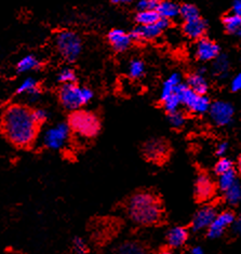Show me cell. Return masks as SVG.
<instances>
[{"label":"cell","mask_w":241,"mask_h":254,"mask_svg":"<svg viewBox=\"0 0 241 254\" xmlns=\"http://www.w3.org/2000/svg\"><path fill=\"white\" fill-rule=\"evenodd\" d=\"M1 129L8 140L17 147H28L38 136L39 126L32 110L24 105H11L2 114Z\"/></svg>","instance_id":"1"},{"label":"cell","mask_w":241,"mask_h":254,"mask_svg":"<svg viewBox=\"0 0 241 254\" xmlns=\"http://www.w3.org/2000/svg\"><path fill=\"white\" fill-rule=\"evenodd\" d=\"M126 210L132 221L144 226L158 223L162 215L161 203L158 198L147 191L134 193L130 198Z\"/></svg>","instance_id":"2"},{"label":"cell","mask_w":241,"mask_h":254,"mask_svg":"<svg viewBox=\"0 0 241 254\" xmlns=\"http://www.w3.org/2000/svg\"><path fill=\"white\" fill-rule=\"evenodd\" d=\"M59 99L66 110L77 111L93 99V91L76 82L65 83L59 90Z\"/></svg>","instance_id":"3"},{"label":"cell","mask_w":241,"mask_h":254,"mask_svg":"<svg viewBox=\"0 0 241 254\" xmlns=\"http://www.w3.org/2000/svg\"><path fill=\"white\" fill-rule=\"evenodd\" d=\"M70 130L83 137H93L101 130V123L93 113L87 111H73L68 117Z\"/></svg>","instance_id":"4"},{"label":"cell","mask_w":241,"mask_h":254,"mask_svg":"<svg viewBox=\"0 0 241 254\" xmlns=\"http://www.w3.org/2000/svg\"><path fill=\"white\" fill-rule=\"evenodd\" d=\"M56 47L64 60L74 62L81 53L82 40L75 32L62 31L56 36Z\"/></svg>","instance_id":"5"},{"label":"cell","mask_w":241,"mask_h":254,"mask_svg":"<svg viewBox=\"0 0 241 254\" xmlns=\"http://www.w3.org/2000/svg\"><path fill=\"white\" fill-rule=\"evenodd\" d=\"M174 93L179 98L181 105L183 104L191 113L202 115L209 111L211 103L208 96L195 93L187 87L186 83L181 82L180 84H178Z\"/></svg>","instance_id":"6"},{"label":"cell","mask_w":241,"mask_h":254,"mask_svg":"<svg viewBox=\"0 0 241 254\" xmlns=\"http://www.w3.org/2000/svg\"><path fill=\"white\" fill-rule=\"evenodd\" d=\"M69 134L70 129L67 124H58L45 132L42 141H44L46 147L58 150L65 146L69 138Z\"/></svg>","instance_id":"7"},{"label":"cell","mask_w":241,"mask_h":254,"mask_svg":"<svg viewBox=\"0 0 241 254\" xmlns=\"http://www.w3.org/2000/svg\"><path fill=\"white\" fill-rule=\"evenodd\" d=\"M170 26V21L167 19H160L155 24L150 25H137L133 31L131 32L130 36L132 40L143 41V40H153L156 39L161 35V33Z\"/></svg>","instance_id":"8"},{"label":"cell","mask_w":241,"mask_h":254,"mask_svg":"<svg viewBox=\"0 0 241 254\" xmlns=\"http://www.w3.org/2000/svg\"><path fill=\"white\" fill-rule=\"evenodd\" d=\"M212 122L220 127L228 126L233 122L235 108L231 103L225 101H216L210 105L209 111Z\"/></svg>","instance_id":"9"},{"label":"cell","mask_w":241,"mask_h":254,"mask_svg":"<svg viewBox=\"0 0 241 254\" xmlns=\"http://www.w3.org/2000/svg\"><path fill=\"white\" fill-rule=\"evenodd\" d=\"M220 46L212 39L202 37L198 39L195 47L196 58L201 62H210L220 56Z\"/></svg>","instance_id":"10"},{"label":"cell","mask_w":241,"mask_h":254,"mask_svg":"<svg viewBox=\"0 0 241 254\" xmlns=\"http://www.w3.org/2000/svg\"><path fill=\"white\" fill-rule=\"evenodd\" d=\"M236 219V216L231 211H224L220 214H216L213 222L207 228L208 229V237L211 239L219 238L224 234L225 229L231 227L232 223Z\"/></svg>","instance_id":"11"},{"label":"cell","mask_w":241,"mask_h":254,"mask_svg":"<svg viewBox=\"0 0 241 254\" xmlns=\"http://www.w3.org/2000/svg\"><path fill=\"white\" fill-rule=\"evenodd\" d=\"M143 152L144 155L146 156V158L149 159L150 161L161 162L166 160L169 153V148L165 141L150 140L144 145Z\"/></svg>","instance_id":"12"},{"label":"cell","mask_w":241,"mask_h":254,"mask_svg":"<svg viewBox=\"0 0 241 254\" xmlns=\"http://www.w3.org/2000/svg\"><path fill=\"white\" fill-rule=\"evenodd\" d=\"M216 214H218L216 213V210L213 207H211V205H207V207L201 208L195 214L194 219H192V231L199 232L202 231V229H207L211 225V223L213 222Z\"/></svg>","instance_id":"13"},{"label":"cell","mask_w":241,"mask_h":254,"mask_svg":"<svg viewBox=\"0 0 241 254\" xmlns=\"http://www.w3.org/2000/svg\"><path fill=\"white\" fill-rule=\"evenodd\" d=\"M107 39L112 48L117 52H123L125 51L132 44V38L130 34L125 33L122 29L114 28L108 33Z\"/></svg>","instance_id":"14"},{"label":"cell","mask_w":241,"mask_h":254,"mask_svg":"<svg viewBox=\"0 0 241 254\" xmlns=\"http://www.w3.org/2000/svg\"><path fill=\"white\" fill-rule=\"evenodd\" d=\"M183 33L185 36H187L189 39L198 40L204 37V34L207 32V22L201 17H197V19L185 21L183 24Z\"/></svg>","instance_id":"15"},{"label":"cell","mask_w":241,"mask_h":254,"mask_svg":"<svg viewBox=\"0 0 241 254\" xmlns=\"http://www.w3.org/2000/svg\"><path fill=\"white\" fill-rule=\"evenodd\" d=\"M196 197L198 200H208L214 193V184L206 174H200L196 181Z\"/></svg>","instance_id":"16"},{"label":"cell","mask_w":241,"mask_h":254,"mask_svg":"<svg viewBox=\"0 0 241 254\" xmlns=\"http://www.w3.org/2000/svg\"><path fill=\"white\" fill-rule=\"evenodd\" d=\"M16 93L21 95H26L29 101L35 102L40 98L41 91L39 89V84L37 80L34 79L32 77H28L21 82L19 88L16 90Z\"/></svg>","instance_id":"17"},{"label":"cell","mask_w":241,"mask_h":254,"mask_svg":"<svg viewBox=\"0 0 241 254\" xmlns=\"http://www.w3.org/2000/svg\"><path fill=\"white\" fill-rule=\"evenodd\" d=\"M187 87L192 90L195 93L200 95H206L209 90V84L206 79V77L200 71L192 72L187 77V81H186Z\"/></svg>","instance_id":"18"},{"label":"cell","mask_w":241,"mask_h":254,"mask_svg":"<svg viewBox=\"0 0 241 254\" xmlns=\"http://www.w3.org/2000/svg\"><path fill=\"white\" fill-rule=\"evenodd\" d=\"M188 238L187 229L181 226H177L171 228L168 233L167 239L168 244L171 248H181L183 247Z\"/></svg>","instance_id":"19"},{"label":"cell","mask_w":241,"mask_h":254,"mask_svg":"<svg viewBox=\"0 0 241 254\" xmlns=\"http://www.w3.org/2000/svg\"><path fill=\"white\" fill-rule=\"evenodd\" d=\"M156 11L158 12L159 16L162 17V19H167L170 21L179 16L180 5L176 2L171 1V0H160Z\"/></svg>","instance_id":"20"},{"label":"cell","mask_w":241,"mask_h":254,"mask_svg":"<svg viewBox=\"0 0 241 254\" xmlns=\"http://www.w3.org/2000/svg\"><path fill=\"white\" fill-rule=\"evenodd\" d=\"M40 67V62L37 57L34 54H27V56L23 57L16 64V70L24 74V72H28L32 70H36Z\"/></svg>","instance_id":"21"},{"label":"cell","mask_w":241,"mask_h":254,"mask_svg":"<svg viewBox=\"0 0 241 254\" xmlns=\"http://www.w3.org/2000/svg\"><path fill=\"white\" fill-rule=\"evenodd\" d=\"M223 25L228 34L235 36L241 35V16L232 13L228 14L223 19Z\"/></svg>","instance_id":"22"},{"label":"cell","mask_w":241,"mask_h":254,"mask_svg":"<svg viewBox=\"0 0 241 254\" xmlns=\"http://www.w3.org/2000/svg\"><path fill=\"white\" fill-rule=\"evenodd\" d=\"M181 82V75L178 74V72H174L168 79L164 82V86H162L161 89V101L167 99L168 96H170L172 94H174L176 92V89L178 87V84H180Z\"/></svg>","instance_id":"23"},{"label":"cell","mask_w":241,"mask_h":254,"mask_svg":"<svg viewBox=\"0 0 241 254\" xmlns=\"http://www.w3.org/2000/svg\"><path fill=\"white\" fill-rule=\"evenodd\" d=\"M228 68H230V62L225 56H218L213 60L212 72L215 77L225 78L228 74Z\"/></svg>","instance_id":"24"},{"label":"cell","mask_w":241,"mask_h":254,"mask_svg":"<svg viewBox=\"0 0 241 254\" xmlns=\"http://www.w3.org/2000/svg\"><path fill=\"white\" fill-rule=\"evenodd\" d=\"M160 19L158 12L156 10H144L138 11L135 15V21L138 25H150L155 24Z\"/></svg>","instance_id":"25"},{"label":"cell","mask_w":241,"mask_h":254,"mask_svg":"<svg viewBox=\"0 0 241 254\" xmlns=\"http://www.w3.org/2000/svg\"><path fill=\"white\" fill-rule=\"evenodd\" d=\"M116 254H147L145 248L134 241H126L118 247Z\"/></svg>","instance_id":"26"},{"label":"cell","mask_w":241,"mask_h":254,"mask_svg":"<svg viewBox=\"0 0 241 254\" xmlns=\"http://www.w3.org/2000/svg\"><path fill=\"white\" fill-rule=\"evenodd\" d=\"M238 182L237 180V173L236 171L232 169L230 171H226L224 173L220 174L219 179V187L222 191L227 190L230 187H232L235 183Z\"/></svg>","instance_id":"27"},{"label":"cell","mask_w":241,"mask_h":254,"mask_svg":"<svg viewBox=\"0 0 241 254\" xmlns=\"http://www.w3.org/2000/svg\"><path fill=\"white\" fill-rule=\"evenodd\" d=\"M179 16L183 19V21H190L197 19V17L200 16L199 10L196 7L195 4L192 3H184L180 5V11H179Z\"/></svg>","instance_id":"28"},{"label":"cell","mask_w":241,"mask_h":254,"mask_svg":"<svg viewBox=\"0 0 241 254\" xmlns=\"http://www.w3.org/2000/svg\"><path fill=\"white\" fill-rule=\"evenodd\" d=\"M225 193V199L226 201L233 204V205H237L241 201V186L239 182L235 183L232 187H230L227 190L224 191Z\"/></svg>","instance_id":"29"},{"label":"cell","mask_w":241,"mask_h":254,"mask_svg":"<svg viewBox=\"0 0 241 254\" xmlns=\"http://www.w3.org/2000/svg\"><path fill=\"white\" fill-rule=\"evenodd\" d=\"M144 72H145V64L143 63V61H141V60H133V61L130 62L128 74L132 79H138V78L143 77Z\"/></svg>","instance_id":"30"},{"label":"cell","mask_w":241,"mask_h":254,"mask_svg":"<svg viewBox=\"0 0 241 254\" xmlns=\"http://www.w3.org/2000/svg\"><path fill=\"white\" fill-rule=\"evenodd\" d=\"M169 123H170V125L173 127V128L180 129L182 128V127H184L186 123V117L182 112L180 111L173 112L169 114Z\"/></svg>","instance_id":"31"},{"label":"cell","mask_w":241,"mask_h":254,"mask_svg":"<svg viewBox=\"0 0 241 254\" xmlns=\"http://www.w3.org/2000/svg\"><path fill=\"white\" fill-rule=\"evenodd\" d=\"M162 103H164L165 110L169 114L179 111V108L181 106V102H180V100H179V98H178L176 93L170 95V96H168V98L165 99V100H162Z\"/></svg>","instance_id":"32"},{"label":"cell","mask_w":241,"mask_h":254,"mask_svg":"<svg viewBox=\"0 0 241 254\" xmlns=\"http://www.w3.org/2000/svg\"><path fill=\"white\" fill-rule=\"evenodd\" d=\"M75 80H76V72L71 68H64L60 71L58 75V81L62 84L75 82Z\"/></svg>","instance_id":"33"},{"label":"cell","mask_w":241,"mask_h":254,"mask_svg":"<svg viewBox=\"0 0 241 254\" xmlns=\"http://www.w3.org/2000/svg\"><path fill=\"white\" fill-rule=\"evenodd\" d=\"M232 169H234L232 160L226 158V157H222V158L216 162V165L214 167V172L220 175L226 171L232 170Z\"/></svg>","instance_id":"34"},{"label":"cell","mask_w":241,"mask_h":254,"mask_svg":"<svg viewBox=\"0 0 241 254\" xmlns=\"http://www.w3.org/2000/svg\"><path fill=\"white\" fill-rule=\"evenodd\" d=\"M160 0H140L137 2V10H156L158 7Z\"/></svg>","instance_id":"35"},{"label":"cell","mask_w":241,"mask_h":254,"mask_svg":"<svg viewBox=\"0 0 241 254\" xmlns=\"http://www.w3.org/2000/svg\"><path fill=\"white\" fill-rule=\"evenodd\" d=\"M33 118L38 126L45 124L48 119V113L46 110H42V108H37V110H32Z\"/></svg>","instance_id":"36"},{"label":"cell","mask_w":241,"mask_h":254,"mask_svg":"<svg viewBox=\"0 0 241 254\" xmlns=\"http://www.w3.org/2000/svg\"><path fill=\"white\" fill-rule=\"evenodd\" d=\"M73 249L76 254H87L88 247L84 240L80 237H76L73 241Z\"/></svg>","instance_id":"37"},{"label":"cell","mask_w":241,"mask_h":254,"mask_svg":"<svg viewBox=\"0 0 241 254\" xmlns=\"http://www.w3.org/2000/svg\"><path fill=\"white\" fill-rule=\"evenodd\" d=\"M231 89H232L233 92L240 91V89H241V75L240 74L236 75L232 79Z\"/></svg>","instance_id":"38"},{"label":"cell","mask_w":241,"mask_h":254,"mask_svg":"<svg viewBox=\"0 0 241 254\" xmlns=\"http://www.w3.org/2000/svg\"><path fill=\"white\" fill-rule=\"evenodd\" d=\"M227 150H228V143L222 142V143H220L218 145V147H216L215 154L218 155V156H220V157H222V156H224L227 153Z\"/></svg>","instance_id":"39"},{"label":"cell","mask_w":241,"mask_h":254,"mask_svg":"<svg viewBox=\"0 0 241 254\" xmlns=\"http://www.w3.org/2000/svg\"><path fill=\"white\" fill-rule=\"evenodd\" d=\"M232 14L241 16V0H235L232 4Z\"/></svg>","instance_id":"40"},{"label":"cell","mask_w":241,"mask_h":254,"mask_svg":"<svg viewBox=\"0 0 241 254\" xmlns=\"http://www.w3.org/2000/svg\"><path fill=\"white\" fill-rule=\"evenodd\" d=\"M234 234L239 235L241 233V220L240 219H235V221L232 223L231 225Z\"/></svg>","instance_id":"41"},{"label":"cell","mask_w":241,"mask_h":254,"mask_svg":"<svg viewBox=\"0 0 241 254\" xmlns=\"http://www.w3.org/2000/svg\"><path fill=\"white\" fill-rule=\"evenodd\" d=\"M132 0H112V2L115 4H128Z\"/></svg>","instance_id":"42"},{"label":"cell","mask_w":241,"mask_h":254,"mask_svg":"<svg viewBox=\"0 0 241 254\" xmlns=\"http://www.w3.org/2000/svg\"><path fill=\"white\" fill-rule=\"evenodd\" d=\"M189 254H204V253H203V251H202L200 247H195L194 249H191Z\"/></svg>","instance_id":"43"},{"label":"cell","mask_w":241,"mask_h":254,"mask_svg":"<svg viewBox=\"0 0 241 254\" xmlns=\"http://www.w3.org/2000/svg\"><path fill=\"white\" fill-rule=\"evenodd\" d=\"M158 254H173L171 251H169V250H162L161 252H159Z\"/></svg>","instance_id":"44"}]
</instances>
